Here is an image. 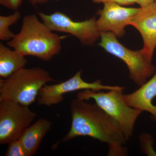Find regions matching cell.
Returning <instances> with one entry per match:
<instances>
[{
	"label": "cell",
	"instance_id": "obj_1",
	"mask_svg": "<svg viewBox=\"0 0 156 156\" xmlns=\"http://www.w3.org/2000/svg\"><path fill=\"white\" fill-rule=\"evenodd\" d=\"M73 99L70 104L71 126L60 140L67 142L78 136H88L108 146V156L128 155L127 140L118 122L96 103Z\"/></svg>",
	"mask_w": 156,
	"mask_h": 156
},
{
	"label": "cell",
	"instance_id": "obj_2",
	"mask_svg": "<svg viewBox=\"0 0 156 156\" xmlns=\"http://www.w3.org/2000/svg\"><path fill=\"white\" fill-rule=\"evenodd\" d=\"M52 31L36 14H29L23 17L20 32L7 44L25 56L49 61L62 49V38Z\"/></svg>",
	"mask_w": 156,
	"mask_h": 156
},
{
	"label": "cell",
	"instance_id": "obj_3",
	"mask_svg": "<svg viewBox=\"0 0 156 156\" xmlns=\"http://www.w3.org/2000/svg\"><path fill=\"white\" fill-rule=\"evenodd\" d=\"M50 82H56L48 71L40 67L18 70L0 80V101L9 100L29 106L34 102L41 89Z\"/></svg>",
	"mask_w": 156,
	"mask_h": 156
},
{
	"label": "cell",
	"instance_id": "obj_4",
	"mask_svg": "<svg viewBox=\"0 0 156 156\" xmlns=\"http://www.w3.org/2000/svg\"><path fill=\"white\" fill-rule=\"evenodd\" d=\"M123 91L113 89L104 92L86 89L78 92L76 98L95 100L98 105L116 121L128 141L133 135L136 120L143 111L129 106L124 100Z\"/></svg>",
	"mask_w": 156,
	"mask_h": 156
},
{
	"label": "cell",
	"instance_id": "obj_5",
	"mask_svg": "<svg viewBox=\"0 0 156 156\" xmlns=\"http://www.w3.org/2000/svg\"><path fill=\"white\" fill-rule=\"evenodd\" d=\"M100 42L98 45L126 64L129 71V76L138 87L154 75L156 68L152 61L141 50H130L119 42L117 37L110 32H101Z\"/></svg>",
	"mask_w": 156,
	"mask_h": 156
},
{
	"label": "cell",
	"instance_id": "obj_6",
	"mask_svg": "<svg viewBox=\"0 0 156 156\" xmlns=\"http://www.w3.org/2000/svg\"><path fill=\"white\" fill-rule=\"evenodd\" d=\"M37 114L29 106L9 100L0 101V144L19 140Z\"/></svg>",
	"mask_w": 156,
	"mask_h": 156
},
{
	"label": "cell",
	"instance_id": "obj_7",
	"mask_svg": "<svg viewBox=\"0 0 156 156\" xmlns=\"http://www.w3.org/2000/svg\"><path fill=\"white\" fill-rule=\"evenodd\" d=\"M43 22L52 31L70 34L84 45L90 46L100 38L95 17L83 21H75L66 14L56 11L46 14L37 12Z\"/></svg>",
	"mask_w": 156,
	"mask_h": 156
},
{
	"label": "cell",
	"instance_id": "obj_8",
	"mask_svg": "<svg viewBox=\"0 0 156 156\" xmlns=\"http://www.w3.org/2000/svg\"><path fill=\"white\" fill-rule=\"evenodd\" d=\"M82 72V71H79L72 77L59 83L45 85L39 92L38 105L49 107L58 104L64 100L65 94L79 90L91 89L99 91L113 89L124 90L125 89V87L119 86L103 85L100 80L88 83L81 77Z\"/></svg>",
	"mask_w": 156,
	"mask_h": 156
},
{
	"label": "cell",
	"instance_id": "obj_9",
	"mask_svg": "<svg viewBox=\"0 0 156 156\" xmlns=\"http://www.w3.org/2000/svg\"><path fill=\"white\" fill-rule=\"evenodd\" d=\"M139 9L126 8L113 2L104 3L103 9L98 11L99 15L96 20L98 29L100 32H110L121 37L125 34V27L129 25Z\"/></svg>",
	"mask_w": 156,
	"mask_h": 156
},
{
	"label": "cell",
	"instance_id": "obj_10",
	"mask_svg": "<svg viewBox=\"0 0 156 156\" xmlns=\"http://www.w3.org/2000/svg\"><path fill=\"white\" fill-rule=\"evenodd\" d=\"M139 32L143 41L141 49L151 60L156 48V3L140 7L137 14L129 23Z\"/></svg>",
	"mask_w": 156,
	"mask_h": 156
},
{
	"label": "cell",
	"instance_id": "obj_11",
	"mask_svg": "<svg viewBox=\"0 0 156 156\" xmlns=\"http://www.w3.org/2000/svg\"><path fill=\"white\" fill-rule=\"evenodd\" d=\"M124 100L129 106L156 115V106L153 100L156 97V71L150 80L134 92L123 94Z\"/></svg>",
	"mask_w": 156,
	"mask_h": 156
},
{
	"label": "cell",
	"instance_id": "obj_12",
	"mask_svg": "<svg viewBox=\"0 0 156 156\" xmlns=\"http://www.w3.org/2000/svg\"><path fill=\"white\" fill-rule=\"evenodd\" d=\"M49 120L41 119L27 128L19 140L27 152L28 156L35 154L45 135L52 126Z\"/></svg>",
	"mask_w": 156,
	"mask_h": 156
},
{
	"label": "cell",
	"instance_id": "obj_13",
	"mask_svg": "<svg viewBox=\"0 0 156 156\" xmlns=\"http://www.w3.org/2000/svg\"><path fill=\"white\" fill-rule=\"evenodd\" d=\"M25 56L17 50H10L0 43V76L7 79L18 70L25 67L27 63Z\"/></svg>",
	"mask_w": 156,
	"mask_h": 156
},
{
	"label": "cell",
	"instance_id": "obj_14",
	"mask_svg": "<svg viewBox=\"0 0 156 156\" xmlns=\"http://www.w3.org/2000/svg\"><path fill=\"white\" fill-rule=\"evenodd\" d=\"M21 17V13L17 10L9 16H0V40L10 41L14 37L15 34L10 30L9 27L17 23Z\"/></svg>",
	"mask_w": 156,
	"mask_h": 156
},
{
	"label": "cell",
	"instance_id": "obj_15",
	"mask_svg": "<svg viewBox=\"0 0 156 156\" xmlns=\"http://www.w3.org/2000/svg\"><path fill=\"white\" fill-rule=\"evenodd\" d=\"M140 147L143 153L147 156H156L153 148L154 140L150 134L142 133L139 136Z\"/></svg>",
	"mask_w": 156,
	"mask_h": 156
},
{
	"label": "cell",
	"instance_id": "obj_16",
	"mask_svg": "<svg viewBox=\"0 0 156 156\" xmlns=\"http://www.w3.org/2000/svg\"><path fill=\"white\" fill-rule=\"evenodd\" d=\"M5 156H28L27 152L19 140L9 144Z\"/></svg>",
	"mask_w": 156,
	"mask_h": 156
},
{
	"label": "cell",
	"instance_id": "obj_17",
	"mask_svg": "<svg viewBox=\"0 0 156 156\" xmlns=\"http://www.w3.org/2000/svg\"><path fill=\"white\" fill-rule=\"evenodd\" d=\"M23 0H0V4L8 9L17 11L22 4Z\"/></svg>",
	"mask_w": 156,
	"mask_h": 156
},
{
	"label": "cell",
	"instance_id": "obj_18",
	"mask_svg": "<svg viewBox=\"0 0 156 156\" xmlns=\"http://www.w3.org/2000/svg\"><path fill=\"white\" fill-rule=\"evenodd\" d=\"M93 2L95 3H104L113 2L116 3L120 5H130L136 3L135 0H93Z\"/></svg>",
	"mask_w": 156,
	"mask_h": 156
},
{
	"label": "cell",
	"instance_id": "obj_19",
	"mask_svg": "<svg viewBox=\"0 0 156 156\" xmlns=\"http://www.w3.org/2000/svg\"><path fill=\"white\" fill-rule=\"evenodd\" d=\"M135 2L140 7H144L154 3L155 0H135Z\"/></svg>",
	"mask_w": 156,
	"mask_h": 156
},
{
	"label": "cell",
	"instance_id": "obj_20",
	"mask_svg": "<svg viewBox=\"0 0 156 156\" xmlns=\"http://www.w3.org/2000/svg\"><path fill=\"white\" fill-rule=\"evenodd\" d=\"M27 1L32 5L35 6L39 4H44L47 2L48 0H27ZM54 1H58V0H54Z\"/></svg>",
	"mask_w": 156,
	"mask_h": 156
},
{
	"label": "cell",
	"instance_id": "obj_21",
	"mask_svg": "<svg viewBox=\"0 0 156 156\" xmlns=\"http://www.w3.org/2000/svg\"><path fill=\"white\" fill-rule=\"evenodd\" d=\"M151 119L156 122V115H151Z\"/></svg>",
	"mask_w": 156,
	"mask_h": 156
},
{
	"label": "cell",
	"instance_id": "obj_22",
	"mask_svg": "<svg viewBox=\"0 0 156 156\" xmlns=\"http://www.w3.org/2000/svg\"><path fill=\"white\" fill-rule=\"evenodd\" d=\"M155 2L156 3V0H155Z\"/></svg>",
	"mask_w": 156,
	"mask_h": 156
}]
</instances>
